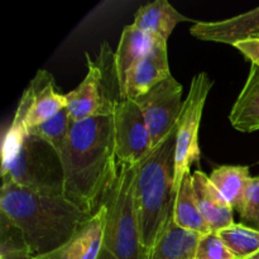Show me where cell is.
I'll use <instances>...</instances> for the list:
<instances>
[{
    "mask_svg": "<svg viewBox=\"0 0 259 259\" xmlns=\"http://www.w3.org/2000/svg\"><path fill=\"white\" fill-rule=\"evenodd\" d=\"M61 159L63 196L91 217L116 171L113 115L72 121Z\"/></svg>",
    "mask_w": 259,
    "mask_h": 259,
    "instance_id": "obj_1",
    "label": "cell"
},
{
    "mask_svg": "<svg viewBox=\"0 0 259 259\" xmlns=\"http://www.w3.org/2000/svg\"><path fill=\"white\" fill-rule=\"evenodd\" d=\"M0 215L22 233L34 258L48 254L68 242L90 218L63 195H42L14 184H3Z\"/></svg>",
    "mask_w": 259,
    "mask_h": 259,
    "instance_id": "obj_2",
    "label": "cell"
},
{
    "mask_svg": "<svg viewBox=\"0 0 259 259\" xmlns=\"http://www.w3.org/2000/svg\"><path fill=\"white\" fill-rule=\"evenodd\" d=\"M177 125V124H176ZM176 126L137 164L136 205L146 258L174 214Z\"/></svg>",
    "mask_w": 259,
    "mask_h": 259,
    "instance_id": "obj_3",
    "label": "cell"
},
{
    "mask_svg": "<svg viewBox=\"0 0 259 259\" xmlns=\"http://www.w3.org/2000/svg\"><path fill=\"white\" fill-rule=\"evenodd\" d=\"M137 164L116 163L101 204L106 206V224L98 259H146L136 205Z\"/></svg>",
    "mask_w": 259,
    "mask_h": 259,
    "instance_id": "obj_4",
    "label": "cell"
},
{
    "mask_svg": "<svg viewBox=\"0 0 259 259\" xmlns=\"http://www.w3.org/2000/svg\"><path fill=\"white\" fill-rule=\"evenodd\" d=\"M2 180L3 184H14L42 195H63L61 153L39 137L28 134L12 157L2 163Z\"/></svg>",
    "mask_w": 259,
    "mask_h": 259,
    "instance_id": "obj_5",
    "label": "cell"
},
{
    "mask_svg": "<svg viewBox=\"0 0 259 259\" xmlns=\"http://www.w3.org/2000/svg\"><path fill=\"white\" fill-rule=\"evenodd\" d=\"M67 108L66 95L58 91L55 78L39 70L23 93L14 119L3 141V162L9 159L28 132Z\"/></svg>",
    "mask_w": 259,
    "mask_h": 259,
    "instance_id": "obj_6",
    "label": "cell"
},
{
    "mask_svg": "<svg viewBox=\"0 0 259 259\" xmlns=\"http://www.w3.org/2000/svg\"><path fill=\"white\" fill-rule=\"evenodd\" d=\"M103 63H95L88 56V75L80 85L68 94L67 111L72 121H81L94 116L113 115L115 105L123 100L120 85L111 83V77H118L115 55L110 50H101Z\"/></svg>",
    "mask_w": 259,
    "mask_h": 259,
    "instance_id": "obj_7",
    "label": "cell"
},
{
    "mask_svg": "<svg viewBox=\"0 0 259 259\" xmlns=\"http://www.w3.org/2000/svg\"><path fill=\"white\" fill-rule=\"evenodd\" d=\"M214 86V81L205 72H200L192 78L190 91L184 101L181 115L176 125V156H175L174 187L177 194L182 179L194 163L200 161L199 129L202 111L207 95Z\"/></svg>",
    "mask_w": 259,
    "mask_h": 259,
    "instance_id": "obj_8",
    "label": "cell"
},
{
    "mask_svg": "<svg viewBox=\"0 0 259 259\" xmlns=\"http://www.w3.org/2000/svg\"><path fill=\"white\" fill-rule=\"evenodd\" d=\"M113 119L116 163L129 166L141 163L153 149L141 108L134 100H121L115 105Z\"/></svg>",
    "mask_w": 259,
    "mask_h": 259,
    "instance_id": "obj_9",
    "label": "cell"
},
{
    "mask_svg": "<svg viewBox=\"0 0 259 259\" xmlns=\"http://www.w3.org/2000/svg\"><path fill=\"white\" fill-rule=\"evenodd\" d=\"M182 91L181 83L171 75L146 94L134 99L146 119L153 148L176 126L184 106Z\"/></svg>",
    "mask_w": 259,
    "mask_h": 259,
    "instance_id": "obj_10",
    "label": "cell"
},
{
    "mask_svg": "<svg viewBox=\"0 0 259 259\" xmlns=\"http://www.w3.org/2000/svg\"><path fill=\"white\" fill-rule=\"evenodd\" d=\"M171 75L167 56V40L157 37L151 52L129 72L124 86L123 100H134Z\"/></svg>",
    "mask_w": 259,
    "mask_h": 259,
    "instance_id": "obj_11",
    "label": "cell"
},
{
    "mask_svg": "<svg viewBox=\"0 0 259 259\" xmlns=\"http://www.w3.org/2000/svg\"><path fill=\"white\" fill-rule=\"evenodd\" d=\"M106 224V206L91 215L68 242L48 254L34 259H98L103 245Z\"/></svg>",
    "mask_w": 259,
    "mask_h": 259,
    "instance_id": "obj_12",
    "label": "cell"
},
{
    "mask_svg": "<svg viewBox=\"0 0 259 259\" xmlns=\"http://www.w3.org/2000/svg\"><path fill=\"white\" fill-rule=\"evenodd\" d=\"M190 32L197 39L233 46L240 40L254 37L259 32V7L230 19L196 22Z\"/></svg>",
    "mask_w": 259,
    "mask_h": 259,
    "instance_id": "obj_13",
    "label": "cell"
},
{
    "mask_svg": "<svg viewBox=\"0 0 259 259\" xmlns=\"http://www.w3.org/2000/svg\"><path fill=\"white\" fill-rule=\"evenodd\" d=\"M192 185L200 211L211 233H219L235 224L232 206L212 185L206 174L195 171L192 174Z\"/></svg>",
    "mask_w": 259,
    "mask_h": 259,
    "instance_id": "obj_14",
    "label": "cell"
},
{
    "mask_svg": "<svg viewBox=\"0 0 259 259\" xmlns=\"http://www.w3.org/2000/svg\"><path fill=\"white\" fill-rule=\"evenodd\" d=\"M157 37H152L148 33L138 29L133 24L126 25L121 33L119 40L118 50L115 55V68L118 73L119 83H120L121 98H123L124 86H125L126 77L132 68L143 60L151 50L153 48Z\"/></svg>",
    "mask_w": 259,
    "mask_h": 259,
    "instance_id": "obj_15",
    "label": "cell"
},
{
    "mask_svg": "<svg viewBox=\"0 0 259 259\" xmlns=\"http://www.w3.org/2000/svg\"><path fill=\"white\" fill-rule=\"evenodd\" d=\"M181 22H191V19L177 12L167 0H156L139 8L133 25L152 37L167 40Z\"/></svg>",
    "mask_w": 259,
    "mask_h": 259,
    "instance_id": "obj_16",
    "label": "cell"
},
{
    "mask_svg": "<svg viewBox=\"0 0 259 259\" xmlns=\"http://www.w3.org/2000/svg\"><path fill=\"white\" fill-rule=\"evenodd\" d=\"M202 235L189 232L175 223L174 214L166 229L146 259H196V250Z\"/></svg>",
    "mask_w": 259,
    "mask_h": 259,
    "instance_id": "obj_17",
    "label": "cell"
},
{
    "mask_svg": "<svg viewBox=\"0 0 259 259\" xmlns=\"http://www.w3.org/2000/svg\"><path fill=\"white\" fill-rule=\"evenodd\" d=\"M229 120L243 133L259 131V67L255 65L250 67L247 82L230 111Z\"/></svg>",
    "mask_w": 259,
    "mask_h": 259,
    "instance_id": "obj_18",
    "label": "cell"
},
{
    "mask_svg": "<svg viewBox=\"0 0 259 259\" xmlns=\"http://www.w3.org/2000/svg\"><path fill=\"white\" fill-rule=\"evenodd\" d=\"M212 185L219 190L233 210L243 211L252 176L248 166H220L210 175Z\"/></svg>",
    "mask_w": 259,
    "mask_h": 259,
    "instance_id": "obj_19",
    "label": "cell"
},
{
    "mask_svg": "<svg viewBox=\"0 0 259 259\" xmlns=\"http://www.w3.org/2000/svg\"><path fill=\"white\" fill-rule=\"evenodd\" d=\"M174 220L180 228L189 232L206 235L211 233L206 220L202 217L195 197L192 185V172H187L182 179L181 185L176 194L174 206Z\"/></svg>",
    "mask_w": 259,
    "mask_h": 259,
    "instance_id": "obj_20",
    "label": "cell"
},
{
    "mask_svg": "<svg viewBox=\"0 0 259 259\" xmlns=\"http://www.w3.org/2000/svg\"><path fill=\"white\" fill-rule=\"evenodd\" d=\"M237 259H248L259 253V230L245 224H233L218 233Z\"/></svg>",
    "mask_w": 259,
    "mask_h": 259,
    "instance_id": "obj_21",
    "label": "cell"
},
{
    "mask_svg": "<svg viewBox=\"0 0 259 259\" xmlns=\"http://www.w3.org/2000/svg\"><path fill=\"white\" fill-rule=\"evenodd\" d=\"M71 124H72V120H71L67 108H66L61 110L60 113L56 114L55 116L48 119L47 121L30 129L28 134L39 137L40 139L50 143L53 148L57 149L61 153L66 141H67Z\"/></svg>",
    "mask_w": 259,
    "mask_h": 259,
    "instance_id": "obj_22",
    "label": "cell"
},
{
    "mask_svg": "<svg viewBox=\"0 0 259 259\" xmlns=\"http://www.w3.org/2000/svg\"><path fill=\"white\" fill-rule=\"evenodd\" d=\"M0 259H34L23 240L22 233L2 215Z\"/></svg>",
    "mask_w": 259,
    "mask_h": 259,
    "instance_id": "obj_23",
    "label": "cell"
},
{
    "mask_svg": "<svg viewBox=\"0 0 259 259\" xmlns=\"http://www.w3.org/2000/svg\"><path fill=\"white\" fill-rule=\"evenodd\" d=\"M196 259H237L218 233L202 235L196 250Z\"/></svg>",
    "mask_w": 259,
    "mask_h": 259,
    "instance_id": "obj_24",
    "label": "cell"
},
{
    "mask_svg": "<svg viewBox=\"0 0 259 259\" xmlns=\"http://www.w3.org/2000/svg\"><path fill=\"white\" fill-rule=\"evenodd\" d=\"M239 215L248 227L259 230V176L252 177L245 196L244 207Z\"/></svg>",
    "mask_w": 259,
    "mask_h": 259,
    "instance_id": "obj_25",
    "label": "cell"
},
{
    "mask_svg": "<svg viewBox=\"0 0 259 259\" xmlns=\"http://www.w3.org/2000/svg\"><path fill=\"white\" fill-rule=\"evenodd\" d=\"M242 55H244L248 60L259 67V37H252L248 39L240 40V42L233 45Z\"/></svg>",
    "mask_w": 259,
    "mask_h": 259,
    "instance_id": "obj_26",
    "label": "cell"
},
{
    "mask_svg": "<svg viewBox=\"0 0 259 259\" xmlns=\"http://www.w3.org/2000/svg\"><path fill=\"white\" fill-rule=\"evenodd\" d=\"M248 259H259V253H257V254H254V255H253V257H250V258H248Z\"/></svg>",
    "mask_w": 259,
    "mask_h": 259,
    "instance_id": "obj_27",
    "label": "cell"
},
{
    "mask_svg": "<svg viewBox=\"0 0 259 259\" xmlns=\"http://www.w3.org/2000/svg\"><path fill=\"white\" fill-rule=\"evenodd\" d=\"M254 37H259V32L257 33V34H255V35H254Z\"/></svg>",
    "mask_w": 259,
    "mask_h": 259,
    "instance_id": "obj_28",
    "label": "cell"
}]
</instances>
